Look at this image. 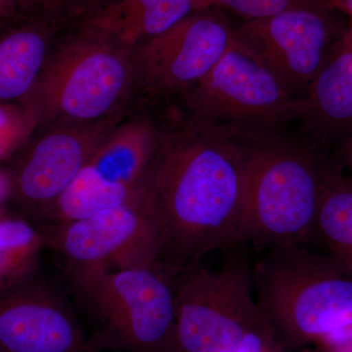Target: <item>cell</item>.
<instances>
[{
  "label": "cell",
  "instance_id": "8992f818",
  "mask_svg": "<svg viewBox=\"0 0 352 352\" xmlns=\"http://www.w3.org/2000/svg\"><path fill=\"white\" fill-rule=\"evenodd\" d=\"M247 245L223 252L215 267L203 263L173 278L175 352H236L263 321L252 284Z\"/></svg>",
  "mask_w": 352,
  "mask_h": 352
},
{
  "label": "cell",
  "instance_id": "e0dca14e",
  "mask_svg": "<svg viewBox=\"0 0 352 352\" xmlns=\"http://www.w3.org/2000/svg\"><path fill=\"white\" fill-rule=\"evenodd\" d=\"M138 201V190L113 186L97 177L87 166L53 201L36 223L41 230L88 219L107 208Z\"/></svg>",
  "mask_w": 352,
  "mask_h": 352
},
{
  "label": "cell",
  "instance_id": "8fae6325",
  "mask_svg": "<svg viewBox=\"0 0 352 352\" xmlns=\"http://www.w3.org/2000/svg\"><path fill=\"white\" fill-rule=\"evenodd\" d=\"M120 122L118 116L94 124L44 127L18 157L9 177L8 197L22 217L36 226Z\"/></svg>",
  "mask_w": 352,
  "mask_h": 352
},
{
  "label": "cell",
  "instance_id": "5bb4252c",
  "mask_svg": "<svg viewBox=\"0 0 352 352\" xmlns=\"http://www.w3.org/2000/svg\"><path fill=\"white\" fill-rule=\"evenodd\" d=\"M208 7V0H94L75 19L78 27L133 48Z\"/></svg>",
  "mask_w": 352,
  "mask_h": 352
},
{
  "label": "cell",
  "instance_id": "3957f363",
  "mask_svg": "<svg viewBox=\"0 0 352 352\" xmlns=\"http://www.w3.org/2000/svg\"><path fill=\"white\" fill-rule=\"evenodd\" d=\"M270 131H243L248 148L245 245L314 244L329 157Z\"/></svg>",
  "mask_w": 352,
  "mask_h": 352
},
{
  "label": "cell",
  "instance_id": "484cf974",
  "mask_svg": "<svg viewBox=\"0 0 352 352\" xmlns=\"http://www.w3.org/2000/svg\"><path fill=\"white\" fill-rule=\"evenodd\" d=\"M0 352H1V351H0Z\"/></svg>",
  "mask_w": 352,
  "mask_h": 352
},
{
  "label": "cell",
  "instance_id": "4fadbf2b",
  "mask_svg": "<svg viewBox=\"0 0 352 352\" xmlns=\"http://www.w3.org/2000/svg\"><path fill=\"white\" fill-rule=\"evenodd\" d=\"M300 120L307 144L327 154L352 132V41L346 32L314 80L298 97Z\"/></svg>",
  "mask_w": 352,
  "mask_h": 352
},
{
  "label": "cell",
  "instance_id": "5b68a950",
  "mask_svg": "<svg viewBox=\"0 0 352 352\" xmlns=\"http://www.w3.org/2000/svg\"><path fill=\"white\" fill-rule=\"evenodd\" d=\"M89 352H175L173 279L157 266L66 277Z\"/></svg>",
  "mask_w": 352,
  "mask_h": 352
},
{
  "label": "cell",
  "instance_id": "7a4b0ae2",
  "mask_svg": "<svg viewBox=\"0 0 352 352\" xmlns=\"http://www.w3.org/2000/svg\"><path fill=\"white\" fill-rule=\"evenodd\" d=\"M309 245H277L252 261L259 315L284 352L339 349L352 333V271Z\"/></svg>",
  "mask_w": 352,
  "mask_h": 352
},
{
  "label": "cell",
  "instance_id": "ba28073f",
  "mask_svg": "<svg viewBox=\"0 0 352 352\" xmlns=\"http://www.w3.org/2000/svg\"><path fill=\"white\" fill-rule=\"evenodd\" d=\"M41 231L65 277L157 266L156 230L139 201Z\"/></svg>",
  "mask_w": 352,
  "mask_h": 352
},
{
  "label": "cell",
  "instance_id": "ffe728a7",
  "mask_svg": "<svg viewBox=\"0 0 352 352\" xmlns=\"http://www.w3.org/2000/svg\"><path fill=\"white\" fill-rule=\"evenodd\" d=\"M210 6L226 7L245 20L263 19L289 9L328 4L329 0H208Z\"/></svg>",
  "mask_w": 352,
  "mask_h": 352
},
{
  "label": "cell",
  "instance_id": "9a60e30c",
  "mask_svg": "<svg viewBox=\"0 0 352 352\" xmlns=\"http://www.w3.org/2000/svg\"><path fill=\"white\" fill-rule=\"evenodd\" d=\"M56 24L20 19L0 31V105L23 104L38 80Z\"/></svg>",
  "mask_w": 352,
  "mask_h": 352
},
{
  "label": "cell",
  "instance_id": "ac0fdd59",
  "mask_svg": "<svg viewBox=\"0 0 352 352\" xmlns=\"http://www.w3.org/2000/svg\"><path fill=\"white\" fill-rule=\"evenodd\" d=\"M45 247L43 231L31 222L0 219V285L38 268V254Z\"/></svg>",
  "mask_w": 352,
  "mask_h": 352
},
{
  "label": "cell",
  "instance_id": "6da1fadb",
  "mask_svg": "<svg viewBox=\"0 0 352 352\" xmlns=\"http://www.w3.org/2000/svg\"><path fill=\"white\" fill-rule=\"evenodd\" d=\"M243 131L189 122L160 132L138 196L156 230L157 267L175 278L212 252L245 245Z\"/></svg>",
  "mask_w": 352,
  "mask_h": 352
},
{
  "label": "cell",
  "instance_id": "d4e9b609",
  "mask_svg": "<svg viewBox=\"0 0 352 352\" xmlns=\"http://www.w3.org/2000/svg\"><path fill=\"white\" fill-rule=\"evenodd\" d=\"M347 32H349V38H351V41H352V22H351V30H349V31H347Z\"/></svg>",
  "mask_w": 352,
  "mask_h": 352
},
{
  "label": "cell",
  "instance_id": "7402d4cb",
  "mask_svg": "<svg viewBox=\"0 0 352 352\" xmlns=\"http://www.w3.org/2000/svg\"><path fill=\"white\" fill-rule=\"evenodd\" d=\"M329 157L342 173L352 177V132L340 143L335 156Z\"/></svg>",
  "mask_w": 352,
  "mask_h": 352
},
{
  "label": "cell",
  "instance_id": "cb8c5ba5",
  "mask_svg": "<svg viewBox=\"0 0 352 352\" xmlns=\"http://www.w3.org/2000/svg\"><path fill=\"white\" fill-rule=\"evenodd\" d=\"M330 6H338L344 8L352 18V0H331Z\"/></svg>",
  "mask_w": 352,
  "mask_h": 352
},
{
  "label": "cell",
  "instance_id": "30bf717a",
  "mask_svg": "<svg viewBox=\"0 0 352 352\" xmlns=\"http://www.w3.org/2000/svg\"><path fill=\"white\" fill-rule=\"evenodd\" d=\"M235 39L226 18L204 9L132 48L135 88L146 94H183L200 82Z\"/></svg>",
  "mask_w": 352,
  "mask_h": 352
},
{
  "label": "cell",
  "instance_id": "7c38bea8",
  "mask_svg": "<svg viewBox=\"0 0 352 352\" xmlns=\"http://www.w3.org/2000/svg\"><path fill=\"white\" fill-rule=\"evenodd\" d=\"M0 351L89 352L69 294L38 268L0 285Z\"/></svg>",
  "mask_w": 352,
  "mask_h": 352
},
{
  "label": "cell",
  "instance_id": "52a82bcc",
  "mask_svg": "<svg viewBox=\"0 0 352 352\" xmlns=\"http://www.w3.org/2000/svg\"><path fill=\"white\" fill-rule=\"evenodd\" d=\"M182 96L190 122L241 131H270L295 120L298 106V97L236 38Z\"/></svg>",
  "mask_w": 352,
  "mask_h": 352
},
{
  "label": "cell",
  "instance_id": "2e32d148",
  "mask_svg": "<svg viewBox=\"0 0 352 352\" xmlns=\"http://www.w3.org/2000/svg\"><path fill=\"white\" fill-rule=\"evenodd\" d=\"M159 135L156 126L145 118L120 122L85 166L108 184L138 190L151 162Z\"/></svg>",
  "mask_w": 352,
  "mask_h": 352
},
{
  "label": "cell",
  "instance_id": "44dd1931",
  "mask_svg": "<svg viewBox=\"0 0 352 352\" xmlns=\"http://www.w3.org/2000/svg\"><path fill=\"white\" fill-rule=\"evenodd\" d=\"M236 352H284L263 320L245 336Z\"/></svg>",
  "mask_w": 352,
  "mask_h": 352
},
{
  "label": "cell",
  "instance_id": "277c9868",
  "mask_svg": "<svg viewBox=\"0 0 352 352\" xmlns=\"http://www.w3.org/2000/svg\"><path fill=\"white\" fill-rule=\"evenodd\" d=\"M134 88L132 48L76 25L53 41L22 105L34 127L94 124L120 116Z\"/></svg>",
  "mask_w": 352,
  "mask_h": 352
},
{
  "label": "cell",
  "instance_id": "603a6c76",
  "mask_svg": "<svg viewBox=\"0 0 352 352\" xmlns=\"http://www.w3.org/2000/svg\"><path fill=\"white\" fill-rule=\"evenodd\" d=\"M20 20L16 0H0V31Z\"/></svg>",
  "mask_w": 352,
  "mask_h": 352
},
{
  "label": "cell",
  "instance_id": "9c48e42d",
  "mask_svg": "<svg viewBox=\"0 0 352 352\" xmlns=\"http://www.w3.org/2000/svg\"><path fill=\"white\" fill-rule=\"evenodd\" d=\"M234 30L236 41L294 97L307 89L346 32L340 31L328 4L247 20Z\"/></svg>",
  "mask_w": 352,
  "mask_h": 352
},
{
  "label": "cell",
  "instance_id": "d6986e66",
  "mask_svg": "<svg viewBox=\"0 0 352 352\" xmlns=\"http://www.w3.org/2000/svg\"><path fill=\"white\" fill-rule=\"evenodd\" d=\"M94 0H16L20 19L58 24L75 19Z\"/></svg>",
  "mask_w": 352,
  "mask_h": 352
}]
</instances>
